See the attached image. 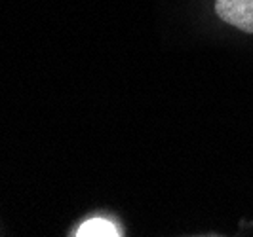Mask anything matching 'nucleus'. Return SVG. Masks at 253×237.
<instances>
[{
    "label": "nucleus",
    "mask_w": 253,
    "mask_h": 237,
    "mask_svg": "<svg viewBox=\"0 0 253 237\" xmlns=\"http://www.w3.org/2000/svg\"><path fill=\"white\" fill-rule=\"evenodd\" d=\"M217 15L244 33H253V0H215Z\"/></svg>",
    "instance_id": "1"
},
{
    "label": "nucleus",
    "mask_w": 253,
    "mask_h": 237,
    "mask_svg": "<svg viewBox=\"0 0 253 237\" xmlns=\"http://www.w3.org/2000/svg\"><path fill=\"white\" fill-rule=\"evenodd\" d=\"M75 236H78V237H116V236H120V230H118L113 222L105 220V218H89V220H86L84 224L76 230Z\"/></svg>",
    "instance_id": "2"
}]
</instances>
